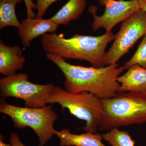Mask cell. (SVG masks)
<instances>
[{"instance_id": "cell-5", "label": "cell", "mask_w": 146, "mask_h": 146, "mask_svg": "<svg viewBox=\"0 0 146 146\" xmlns=\"http://www.w3.org/2000/svg\"><path fill=\"white\" fill-rule=\"evenodd\" d=\"M4 100H1L0 112L11 119L15 128L32 129L37 135L39 145H45L55 135L54 125L58 115L52 106L35 108L21 107L9 104Z\"/></svg>"}, {"instance_id": "cell-13", "label": "cell", "mask_w": 146, "mask_h": 146, "mask_svg": "<svg viewBox=\"0 0 146 146\" xmlns=\"http://www.w3.org/2000/svg\"><path fill=\"white\" fill-rule=\"evenodd\" d=\"M86 4V0H69L50 19L58 26L59 25H68L81 16Z\"/></svg>"}, {"instance_id": "cell-12", "label": "cell", "mask_w": 146, "mask_h": 146, "mask_svg": "<svg viewBox=\"0 0 146 146\" xmlns=\"http://www.w3.org/2000/svg\"><path fill=\"white\" fill-rule=\"evenodd\" d=\"M54 135L60 141L61 146H106L101 134L86 132L80 134L71 133L68 129L56 130Z\"/></svg>"}, {"instance_id": "cell-14", "label": "cell", "mask_w": 146, "mask_h": 146, "mask_svg": "<svg viewBox=\"0 0 146 146\" xmlns=\"http://www.w3.org/2000/svg\"><path fill=\"white\" fill-rule=\"evenodd\" d=\"M23 0H0V29L7 27L18 29L21 23L16 14V7Z\"/></svg>"}, {"instance_id": "cell-6", "label": "cell", "mask_w": 146, "mask_h": 146, "mask_svg": "<svg viewBox=\"0 0 146 146\" xmlns=\"http://www.w3.org/2000/svg\"><path fill=\"white\" fill-rule=\"evenodd\" d=\"M26 73L15 74L0 79V96L3 99L14 98L23 100L25 107L46 106V101L55 87L52 83L36 84L29 81Z\"/></svg>"}, {"instance_id": "cell-16", "label": "cell", "mask_w": 146, "mask_h": 146, "mask_svg": "<svg viewBox=\"0 0 146 146\" xmlns=\"http://www.w3.org/2000/svg\"><path fill=\"white\" fill-rule=\"evenodd\" d=\"M138 65L146 69V33L133 56L123 65L124 70L132 65Z\"/></svg>"}, {"instance_id": "cell-11", "label": "cell", "mask_w": 146, "mask_h": 146, "mask_svg": "<svg viewBox=\"0 0 146 146\" xmlns=\"http://www.w3.org/2000/svg\"><path fill=\"white\" fill-rule=\"evenodd\" d=\"M120 84L117 93L133 92L146 94V69L132 65L118 78Z\"/></svg>"}, {"instance_id": "cell-9", "label": "cell", "mask_w": 146, "mask_h": 146, "mask_svg": "<svg viewBox=\"0 0 146 146\" xmlns=\"http://www.w3.org/2000/svg\"><path fill=\"white\" fill-rule=\"evenodd\" d=\"M58 27L50 19L27 18L22 21L18 29V36L24 47H29L33 40L48 33L55 32Z\"/></svg>"}, {"instance_id": "cell-8", "label": "cell", "mask_w": 146, "mask_h": 146, "mask_svg": "<svg viewBox=\"0 0 146 146\" xmlns=\"http://www.w3.org/2000/svg\"><path fill=\"white\" fill-rule=\"evenodd\" d=\"M99 1L101 5L105 7L104 13L101 16L97 15L98 8L96 6L91 5L89 8V12L94 17L91 25L94 31L103 28L106 33L111 32L118 23L125 21L141 9L138 0H99Z\"/></svg>"}, {"instance_id": "cell-7", "label": "cell", "mask_w": 146, "mask_h": 146, "mask_svg": "<svg viewBox=\"0 0 146 146\" xmlns=\"http://www.w3.org/2000/svg\"><path fill=\"white\" fill-rule=\"evenodd\" d=\"M146 33V14L142 9L123 22L113 44L104 58L105 66L117 63Z\"/></svg>"}, {"instance_id": "cell-2", "label": "cell", "mask_w": 146, "mask_h": 146, "mask_svg": "<svg viewBox=\"0 0 146 146\" xmlns=\"http://www.w3.org/2000/svg\"><path fill=\"white\" fill-rule=\"evenodd\" d=\"M115 35L111 32L98 36L76 34L65 38L63 34L55 32L41 36L43 50L64 59L84 60L95 68L105 66L104 58L108 44L114 40Z\"/></svg>"}, {"instance_id": "cell-18", "label": "cell", "mask_w": 146, "mask_h": 146, "mask_svg": "<svg viewBox=\"0 0 146 146\" xmlns=\"http://www.w3.org/2000/svg\"><path fill=\"white\" fill-rule=\"evenodd\" d=\"M26 7L27 14L28 18H36L33 9H36V4L32 0H23Z\"/></svg>"}, {"instance_id": "cell-3", "label": "cell", "mask_w": 146, "mask_h": 146, "mask_svg": "<svg viewBox=\"0 0 146 146\" xmlns=\"http://www.w3.org/2000/svg\"><path fill=\"white\" fill-rule=\"evenodd\" d=\"M102 100L104 112L100 130L146 122V94L117 93L112 98Z\"/></svg>"}, {"instance_id": "cell-4", "label": "cell", "mask_w": 146, "mask_h": 146, "mask_svg": "<svg viewBox=\"0 0 146 146\" xmlns=\"http://www.w3.org/2000/svg\"><path fill=\"white\" fill-rule=\"evenodd\" d=\"M46 103L60 105L63 111L67 109L73 116L85 121L83 130L86 132L96 133L103 117L102 100L88 92L72 94L55 86Z\"/></svg>"}, {"instance_id": "cell-10", "label": "cell", "mask_w": 146, "mask_h": 146, "mask_svg": "<svg viewBox=\"0 0 146 146\" xmlns=\"http://www.w3.org/2000/svg\"><path fill=\"white\" fill-rule=\"evenodd\" d=\"M23 50L17 45L5 44L0 41V73L5 76L15 74L17 71L23 68L25 57L23 55Z\"/></svg>"}, {"instance_id": "cell-19", "label": "cell", "mask_w": 146, "mask_h": 146, "mask_svg": "<svg viewBox=\"0 0 146 146\" xmlns=\"http://www.w3.org/2000/svg\"><path fill=\"white\" fill-rule=\"evenodd\" d=\"M10 142L11 146H26L22 143L19 135L16 133H11L10 134Z\"/></svg>"}, {"instance_id": "cell-20", "label": "cell", "mask_w": 146, "mask_h": 146, "mask_svg": "<svg viewBox=\"0 0 146 146\" xmlns=\"http://www.w3.org/2000/svg\"><path fill=\"white\" fill-rule=\"evenodd\" d=\"M141 9L145 12L146 14V0H138Z\"/></svg>"}, {"instance_id": "cell-17", "label": "cell", "mask_w": 146, "mask_h": 146, "mask_svg": "<svg viewBox=\"0 0 146 146\" xmlns=\"http://www.w3.org/2000/svg\"><path fill=\"white\" fill-rule=\"evenodd\" d=\"M57 1L58 0H36V17L43 18L50 6Z\"/></svg>"}, {"instance_id": "cell-21", "label": "cell", "mask_w": 146, "mask_h": 146, "mask_svg": "<svg viewBox=\"0 0 146 146\" xmlns=\"http://www.w3.org/2000/svg\"><path fill=\"white\" fill-rule=\"evenodd\" d=\"M3 136L1 134L0 136V146H11V144H7L3 142Z\"/></svg>"}, {"instance_id": "cell-15", "label": "cell", "mask_w": 146, "mask_h": 146, "mask_svg": "<svg viewBox=\"0 0 146 146\" xmlns=\"http://www.w3.org/2000/svg\"><path fill=\"white\" fill-rule=\"evenodd\" d=\"M103 139L112 146H136L127 131L115 128L102 134Z\"/></svg>"}, {"instance_id": "cell-1", "label": "cell", "mask_w": 146, "mask_h": 146, "mask_svg": "<svg viewBox=\"0 0 146 146\" xmlns=\"http://www.w3.org/2000/svg\"><path fill=\"white\" fill-rule=\"evenodd\" d=\"M46 56L63 73L65 89L69 93L88 92L101 100L112 98L117 93L118 78L124 70L118 63L101 68L84 67L72 65L52 54L47 53Z\"/></svg>"}]
</instances>
